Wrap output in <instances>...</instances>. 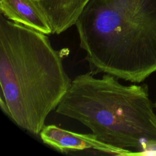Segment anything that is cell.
I'll return each mask as SVG.
<instances>
[{"instance_id":"cell-1","label":"cell","mask_w":156,"mask_h":156,"mask_svg":"<svg viewBox=\"0 0 156 156\" xmlns=\"http://www.w3.org/2000/svg\"><path fill=\"white\" fill-rule=\"evenodd\" d=\"M71 80L48 35L0 15V106L18 126L39 135Z\"/></svg>"},{"instance_id":"cell-2","label":"cell","mask_w":156,"mask_h":156,"mask_svg":"<svg viewBox=\"0 0 156 156\" xmlns=\"http://www.w3.org/2000/svg\"><path fill=\"white\" fill-rule=\"evenodd\" d=\"M75 25L92 74L140 83L156 71V0H90Z\"/></svg>"},{"instance_id":"cell-3","label":"cell","mask_w":156,"mask_h":156,"mask_svg":"<svg viewBox=\"0 0 156 156\" xmlns=\"http://www.w3.org/2000/svg\"><path fill=\"white\" fill-rule=\"evenodd\" d=\"M90 72L77 76L55 109L87 127L100 141L127 155L156 151V113L145 84L124 85L119 79Z\"/></svg>"},{"instance_id":"cell-4","label":"cell","mask_w":156,"mask_h":156,"mask_svg":"<svg viewBox=\"0 0 156 156\" xmlns=\"http://www.w3.org/2000/svg\"><path fill=\"white\" fill-rule=\"evenodd\" d=\"M39 135L44 143L62 153L93 149L113 155H127L124 151L100 141L92 133H76L51 124L44 125Z\"/></svg>"},{"instance_id":"cell-5","label":"cell","mask_w":156,"mask_h":156,"mask_svg":"<svg viewBox=\"0 0 156 156\" xmlns=\"http://www.w3.org/2000/svg\"><path fill=\"white\" fill-rule=\"evenodd\" d=\"M1 13L8 20L46 35L52 29L37 0H0Z\"/></svg>"},{"instance_id":"cell-6","label":"cell","mask_w":156,"mask_h":156,"mask_svg":"<svg viewBox=\"0 0 156 156\" xmlns=\"http://www.w3.org/2000/svg\"><path fill=\"white\" fill-rule=\"evenodd\" d=\"M52 29L59 35L75 25L90 0H37Z\"/></svg>"},{"instance_id":"cell-7","label":"cell","mask_w":156,"mask_h":156,"mask_svg":"<svg viewBox=\"0 0 156 156\" xmlns=\"http://www.w3.org/2000/svg\"><path fill=\"white\" fill-rule=\"evenodd\" d=\"M156 155V151H155V152H154V153H152L151 155Z\"/></svg>"},{"instance_id":"cell-8","label":"cell","mask_w":156,"mask_h":156,"mask_svg":"<svg viewBox=\"0 0 156 156\" xmlns=\"http://www.w3.org/2000/svg\"><path fill=\"white\" fill-rule=\"evenodd\" d=\"M155 107H156V101H155Z\"/></svg>"}]
</instances>
